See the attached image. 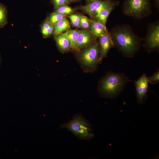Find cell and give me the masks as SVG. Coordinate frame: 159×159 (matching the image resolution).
<instances>
[{
	"label": "cell",
	"instance_id": "1",
	"mask_svg": "<svg viewBox=\"0 0 159 159\" xmlns=\"http://www.w3.org/2000/svg\"><path fill=\"white\" fill-rule=\"evenodd\" d=\"M109 32L114 47L124 57H132L140 49L143 39L135 33L130 25H116Z\"/></svg>",
	"mask_w": 159,
	"mask_h": 159
},
{
	"label": "cell",
	"instance_id": "2",
	"mask_svg": "<svg viewBox=\"0 0 159 159\" xmlns=\"http://www.w3.org/2000/svg\"><path fill=\"white\" fill-rule=\"evenodd\" d=\"M133 81L123 73L108 72L100 80L98 87L102 97L111 99L117 97L128 82Z\"/></svg>",
	"mask_w": 159,
	"mask_h": 159
},
{
	"label": "cell",
	"instance_id": "3",
	"mask_svg": "<svg viewBox=\"0 0 159 159\" xmlns=\"http://www.w3.org/2000/svg\"><path fill=\"white\" fill-rule=\"evenodd\" d=\"M61 127L67 129L82 140H89L94 136L91 124L81 114L75 115L71 120L62 125Z\"/></svg>",
	"mask_w": 159,
	"mask_h": 159
},
{
	"label": "cell",
	"instance_id": "4",
	"mask_svg": "<svg viewBox=\"0 0 159 159\" xmlns=\"http://www.w3.org/2000/svg\"><path fill=\"white\" fill-rule=\"evenodd\" d=\"M152 0H124L122 11L125 16L141 19L153 14Z\"/></svg>",
	"mask_w": 159,
	"mask_h": 159
},
{
	"label": "cell",
	"instance_id": "5",
	"mask_svg": "<svg viewBox=\"0 0 159 159\" xmlns=\"http://www.w3.org/2000/svg\"><path fill=\"white\" fill-rule=\"evenodd\" d=\"M84 49L79 55V62L87 72H94L98 64L100 63V49L99 43L96 39Z\"/></svg>",
	"mask_w": 159,
	"mask_h": 159
},
{
	"label": "cell",
	"instance_id": "6",
	"mask_svg": "<svg viewBox=\"0 0 159 159\" xmlns=\"http://www.w3.org/2000/svg\"><path fill=\"white\" fill-rule=\"evenodd\" d=\"M143 41L144 42L143 46L146 51L149 52L159 51V20L148 24L147 34Z\"/></svg>",
	"mask_w": 159,
	"mask_h": 159
},
{
	"label": "cell",
	"instance_id": "7",
	"mask_svg": "<svg viewBox=\"0 0 159 159\" xmlns=\"http://www.w3.org/2000/svg\"><path fill=\"white\" fill-rule=\"evenodd\" d=\"M119 2L111 0H103L92 2L85 6H80V9L88 14L91 20H97L101 12L104 9L115 4H119Z\"/></svg>",
	"mask_w": 159,
	"mask_h": 159
},
{
	"label": "cell",
	"instance_id": "8",
	"mask_svg": "<svg viewBox=\"0 0 159 159\" xmlns=\"http://www.w3.org/2000/svg\"><path fill=\"white\" fill-rule=\"evenodd\" d=\"M137 102L143 104L147 97L148 92V80L145 73H143L137 80L134 81Z\"/></svg>",
	"mask_w": 159,
	"mask_h": 159
},
{
	"label": "cell",
	"instance_id": "9",
	"mask_svg": "<svg viewBox=\"0 0 159 159\" xmlns=\"http://www.w3.org/2000/svg\"><path fill=\"white\" fill-rule=\"evenodd\" d=\"M100 53V63L102 59L107 56L110 49L114 47V44L110 37L109 32L98 37Z\"/></svg>",
	"mask_w": 159,
	"mask_h": 159
},
{
	"label": "cell",
	"instance_id": "10",
	"mask_svg": "<svg viewBox=\"0 0 159 159\" xmlns=\"http://www.w3.org/2000/svg\"><path fill=\"white\" fill-rule=\"evenodd\" d=\"M96 39L88 29L80 30L77 42V47L79 51L86 47Z\"/></svg>",
	"mask_w": 159,
	"mask_h": 159
},
{
	"label": "cell",
	"instance_id": "11",
	"mask_svg": "<svg viewBox=\"0 0 159 159\" xmlns=\"http://www.w3.org/2000/svg\"><path fill=\"white\" fill-rule=\"evenodd\" d=\"M54 39L58 49L62 53L68 52L71 48L66 32L54 37Z\"/></svg>",
	"mask_w": 159,
	"mask_h": 159
},
{
	"label": "cell",
	"instance_id": "12",
	"mask_svg": "<svg viewBox=\"0 0 159 159\" xmlns=\"http://www.w3.org/2000/svg\"><path fill=\"white\" fill-rule=\"evenodd\" d=\"M88 30L92 36L96 38L108 32L106 25L98 20H91V26Z\"/></svg>",
	"mask_w": 159,
	"mask_h": 159
},
{
	"label": "cell",
	"instance_id": "13",
	"mask_svg": "<svg viewBox=\"0 0 159 159\" xmlns=\"http://www.w3.org/2000/svg\"><path fill=\"white\" fill-rule=\"evenodd\" d=\"M80 31V30L76 29H69L66 32L71 48L74 51H80L77 47V42Z\"/></svg>",
	"mask_w": 159,
	"mask_h": 159
},
{
	"label": "cell",
	"instance_id": "14",
	"mask_svg": "<svg viewBox=\"0 0 159 159\" xmlns=\"http://www.w3.org/2000/svg\"><path fill=\"white\" fill-rule=\"evenodd\" d=\"M70 28L68 21L65 19L59 22L54 25L52 35L54 37L59 35L64 32H66Z\"/></svg>",
	"mask_w": 159,
	"mask_h": 159
},
{
	"label": "cell",
	"instance_id": "15",
	"mask_svg": "<svg viewBox=\"0 0 159 159\" xmlns=\"http://www.w3.org/2000/svg\"><path fill=\"white\" fill-rule=\"evenodd\" d=\"M54 26L49 20L47 17L44 20L41 26V30L43 37L49 38L52 35Z\"/></svg>",
	"mask_w": 159,
	"mask_h": 159
},
{
	"label": "cell",
	"instance_id": "16",
	"mask_svg": "<svg viewBox=\"0 0 159 159\" xmlns=\"http://www.w3.org/2000/svg\"><path fill=\"white\" fill-rule=\"evenodd\" d=\"M119 5V4H114L103 9L101 11L97 20L106 25L107 19L110 14L114 9Z\"/></svg>",
	"mask_w": 159,
	"mask_h": 159
},
{
	"label": "cell",
	"instance_id": "17",
	"mask_svg": "<svg viewBox=\"0 0 159 159\" xmlns=\"http://www.w3.org/2000/svg\"><path fill=\"white\" fill-rule=\"evenodd\" d=\"M8 11L6 6L0 2V29L3 28L8 23Z\"/></svg>",
	"mask_w": 159,
	"mask_h": 159
},
{
	"label": "cell",
	"instance_id": "18",
	"mask_svg": "<svg viewBox=\"0 0 159 159\" xmlns=\"http://www.w3.org/2000/svg\"><path fill=\"white\" fill-rule=\"evenodd\" d=\"M75 11L74 9L69 6L67 4H64L54 9L53 12L67 16L73 14Z\"/></svg>",
	"mask_w": 159,
	"mask_h": 159
},
{
	"label": "cell",
	"instance_id": "19",
	"mask_svg": "<svg viewBox=\"0 0 159 159\" xmlns=\"http://www.w3.org/2000/svg\"><path fill=\"white\" fill-rule=\"evenodd\" d=\"M67 16L59 13L53 12L47 17L49 20L54 26L59 22L66 19Z\"/></svg>",
	"mask_w": 159,
	"mask_h": 159
},
{
	"label": "cell",
	"instance_id": "20",
	"mask_svg": "<svg viewBox=\"0 0 159 159\" xmlns=\"http://www.w3.org/2000/svg\"><path fill=\"white\" fill-rule=\"evenodd\" d=\"M71 21L72 26L74 27L81 28L80 24V15L78 14H72L67 16Z\"/></svg>",
	"mask_w": 159,
	"mask_h": 159
},
{
	"label": "cell",
	"instance_id": "21",
	"mask_svg": "<svg viewBox=\"0 0 159 159\" xmlns=\"http://www.w3.org/2000/svg\"><path fill=\"white\" fill-rule=\"evenodd\" d=\"M80 24L81 28L89 29L91 24V20L83 15H80Z\"/></svg>",
	"mask_w": 159,
	"mask_h": 159
},
{
	"label": "cell",
	"instance_id": "22",
	"mask_svg": "<svg viewBox=\"0 0 159 159\" xmlns=\"http://www.w3.org/2000/svg\"><path fill=\"white\" fill-rule=\"evenodd\" d=\"M148 83L151 84H155L159 82V70L158 69L156 72L152 75L148 77Z\"/></svg>",
	"mask_w": 159,
	"mask_h": 159
},
{
	"label": "cell",
	"instance_id": "23",
	"mask_svg": "<svg viewBox=\"0 0 159 159\" xmlns=\"http://www.w3.org/2000/svg\"><path fill=\"white\" fill-rule=\"evenodd\" d=\"M54 9L64 4H69L68 0H51Z\"/></svg>",
	"mask_w": 159,
	"mask_h": 159
},
{
	"label": "cell",
	"instance_id": "24",
	"mask_svg": "<svg viewBox=\"0 0 159 159\" xmlns=\"http://www.w3.org/2000/svg\"><path fill=\"white\" fill-rule=\"evenodd\" d=\"M154 2V5L158 10H159V0H153Z\"/></svg>",
	"mask_w": 159,
	"mask_h": 159
},
{
	"label": "cell",
	"instance_id": "25",
	"mask_svg": "<svg viewBox=\"0 0 159 159\" xmlns=\"http://www.w3.org/2000/svg\"><path fill=\"white\" fill-rule=\"evenodd\" d=\"M80 0H68L69 4L71 3L72 2L77 1Z\"/></svg>",
	"mask_w": 159,
	"mask_h": 159
},
{
	"label": "cell",
	"instance_id": "26",
	"mask_svg": "<svg viewBox=\"0 0 159 159\" xmlns=\"http://www.w3.org/2000/svg\"><path fill=\"white\" fill-rule=\"evenodd\" d=\"M86 1L88 3L94 1H101V0H86Z\"/></svg>",
	"mask_w": 159,
	"mask_h": 159
},
{
	"label": "cell",
	"instance_id": "27",
	"mask_svg": "<svg viewBox=\"0 0 159 159\" xmlns=\"http://www.w3.org/2000/svg\"><path fill=\"white\" fill-rule=\"evenodd\" d=\"M2 63V58H1V54L0 53V68L1 64Z\"/></svg>",
	"mask_w": 159,
	"mask_h": 159
},
{
	"label": "cell",
	"instance_id": "28",
	"mask_svg": "<svg viewBox=\"0 0 159 159\" xmlns=\"http://www.w3.org/2000/svg\"><path fill=\"white\" fill-rule=\"evenodd\" d=\"M111 0L113 1V0Z\"/></svg>",
	"mask_w": 159,
	"mask_h": 159
}]
</instances>
